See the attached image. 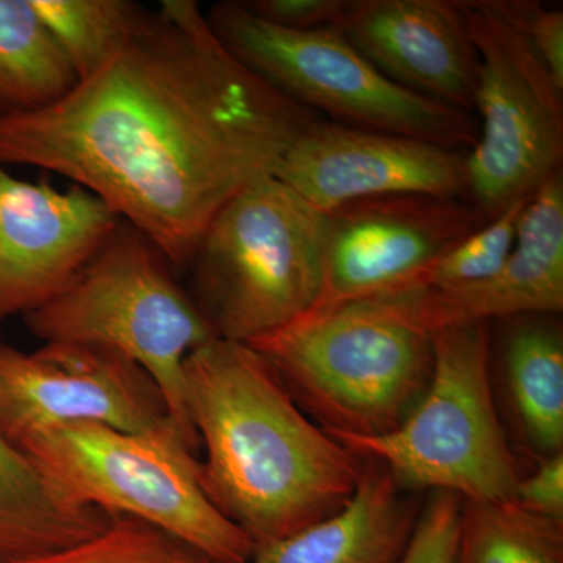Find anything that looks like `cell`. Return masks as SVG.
Returning <instances> with one entry per match:
<instances>
[{
	"label": "cell",
	"instance_id": "obj_1",
	"mask_svg": "<svg viewBox=\"0 0 563 563\" xmlns=\"http://www.w3.org/2000/svg\"><path fill=\"white\" fill-rule=\"evenodd\" d=\"M320 118L244 66L198 2L163 0L57 102L0 114V165L73 180L185 269L214 214Z\"/></svg>",
	"mask_w": 563,
	"mask_h": 563
},
{
	"label": "cell",
	"instance_id": "obj_2",
	"mask_svg": "<svg viewBox=\"0 0 563 563\" xmlns=\"http://www.w3.org/2000/svg\"><path fill=\"white\" fill-rule=\"evenodd\" d=\"M207 498L263 547L339 512L363 459L309 417L251 344L213 339L184 363Z\"/></svg>",
	"mask_w": 563,
	"mask_h": 563
},
{
	"label": "cell",
	"instance_id": "obj_3",
	"mask_svg": "<svg viewBox=\"0 0 563 563\" xmlns=\"http://www.w3.org/2000/svg\"><path fill=\"white\" fill-rule=\"evenodd\" d=\"M247 344L331 435L395 431L431 383L432 336L409 292L307 310Z\"/></svg>",
	"mask_w": 563,
	"mask_h": 563
},
{
	"label": "cell",
	"instance_id": "obj_4",
	"mask_svg": "<svg viewBox=\"0 0 563 563\" xmlns=\"http://www.w3.org/2000/svg\"><path fill=\"white\" fill-rule=\"evenodd\" d=\"M172 268L144 233L121 220L87 265L24 320L44 343L91 344L135 362L196 455L201 446L185 407L184 363L218 336Z\"/></svg>",
	"mask_w": 563,
	"mask_h": 563
},
{
	"label": "cell",
	"instance_id": "obj_5",
	"mask_svg": "<svg viewBox=\"0 0 563 563\" xmlns=\"http://www.w3.org/2000/svg\"><path fill=\"white\" fill-rule=\"evenodd\" d=\"M324 213L276 176L209 222L187 268L218 339L250 343L301 317L321 288Z\"/></svg>",
	"mask_w": 563,
	"mask_h": 563
},
{
	"label": "cell",
	"instance_id": "obj_6",
	"mask_svg": "<svg viewBox=\"0 0 563 563\" xmlns=\"http://www.w3.org/2000/svg\"><path fill=\"white\" fill-rule=\"evenodd\" d=\"M431 336V383L409 417L385 435L332 437L384 465L407 492L507 501L521 474L496 409L490 324L446 325Z\"/></svg>",
	"mask_w": 563,
	"mask_h": 563
},
{
	"label": "cell",
	"instance_id": "obj_7",
	"mask_svg": "<svg viewBox=\"0 0 563 563\" xmlns=\"http://www.w3.org/2000/svg\"><path fill=\"white\" fill-rule=\"evenodd\" d=\"M18 451L77 507L135 518L176 537L210 563H247L254 543L207 498L199 459L179 437L73 424Z\"/></svg>",
	"mask_w": 563,
	"mask_h": 563
},
{
	"label": "cell",
	"instance_id": "obj_8",
	"mask_svg": "<svg viewBox=\"0 0 563 563\" xmlns=\"http://www.w3.org/2000/svg\"><path fill=\"white\" fill-rule=\"evenodd\" d=\"M206 16L244 66L318 117L453 150L468 152L476 144L473 113L393 84L335 29L288 31L254 16L242 2L217 3Z\"/></svg>",
	"mask_w": 563,
	"mask_h": 563
},
{
	"label": "cell",
	"instance_id": "obj_9",
	"mask_svg": "<svg viewBox=\"0 0 563 563\" xmlns=\"http://www.w3.org/2000/svg\"><path fill=\"white\" fill-rule=\"evenodd\" d=\"M479 57L466 201L490 221L562 172L563 87L495 0H459Z\"/></svg>",
	"mask_w": 563,
	"mask_h": 563
},
{
	"label": "cell",
	"instance_id": "obj_10",
	"mask_svg": "<svg viewBox=\"0 0 563 563\" xmlns=\"http://www.w3.org/2000/svg\"><path fill=\"white\" fill-rule=\"evenodd\" d=\"M73 424L165 433L184 442L150 374L120 352L81 343L22 352L0 340L2 435L18 450L32 437Z\"/></svg>",
	"mask_w": 563,
	"mask_h": 563
},
{
	"label": "cell",
	"instance_id": "obj_11",
	"mask_svg": "<svg viewBox=\"0 0 563 563\" xmlns=\"http://www.w3.org/2000/svg\"><path fill=\"white\" fill-rule=\"evenodd\" d=\"M487 222L461 198L396 195L324 213L321 288L309 310L409 291Z\"/></svg>",
	"mask_w": 563,
	"mask_h": 563
},
{
	"label": "cell",
	"instance_id": "obj_12",
	"mask_svg": "<svg viewBox=\"0 0 563 563\" xmlns=\"http://www.w3.org/2000/svg\"><path fill=\"white\" fill-rule=\"evenodd\" d=\"M277 179L314 209L396 195L466 201V151L320 118L299 133L277 166Z\"/></svg>",
	"mask_w": 563,
	"mask_h": 563
},
{
	"label": "cell",
	"instance_id": "obj_13",
	"mask_svg": "<svg viewBox=\"0 0 563 563\" xmlns=\"http://www.w3.org/2000/svg\"><path fill=\"white\" fill-rule=\"evenodd\" d=\"M120 222L85 188L57 190L0 165V324L57 295Z\"/></svg>",
	"mask_w": 563,
	"mask_h": 563
},
{
	"label": "cell",
	"instance_id": "obj_14",
	"mask_svg": "<svg viewBox=\"0 0 563 563\" xmlns=\"http://www.w3.org/2000/svg\"><path fill=\"white\" fill-rule=\"evenodd\" d=\"M333 29L393 84L473 113L479 57L459 0H350Z\"/></svg>",
	"mask_w": 563,
	"mask_h": 563
},
{
	"label": "cell",
	"instance_id": "obj_15",
	"mask_svg": "<svg viewBox=\"0 0 563 563\" xmlns=\"http://www.w3.org/2000/svg\"><path fill=\"white\" fill-rule=\"evenodd\" d=\"M426 331L563 310V173L544 181L521 214L517 242L490 279L448 291H407Z\"/></svg>",
	"mask_w": 563,
	"mask_h": 563
},
{
	"label": "cell",
	"instance_id": "obj_16",
	"mask_svg": "<svg viewBox=\"0 0 563 563\" xmlns=\"http://www.w3.org/2000/svg\"><path fill=\"white\" fill-rule=\"evenodd\" d=\"M420 509L384 465L363 459L343 509L279 542L255 547L247 563H396Z\"/></svg>",
	"mask_w": 563,
	"mask_h": 563
},
{
	"label": "cell",
	"instance_id": "obj_17",
	"mask_svg": "<svg viewBox=\"0 0 563 563\" xmlns=\"http://www.w3.org/2000/svg\"><path fill=\"white\" fill-rule=\"evenodd\" d=\"M498 322L504 384L521 437L539 459L563 453V332L558 314Z\"/></svg>",
	"mask_w": 563,
	"mask_h": 563
},
{
	"label": "cell",
	"instance_id": "obj_18",
	"mask_svg": "<svg viewBox=\"0 0 563 563\" xmlns=\"http://www.w3.org/2000/svg\"><path fill=\"white\" fill-rule=\"evenodd\" d=\"M2 340V336H0ZM111 515L66 501L0 432V559L24 562L85 542Z\"/></svg>",
	"mask_w": 563,
	"mask_h": 563
},
{
	"label": "cell",
	"instance_id": "obj_19",
	"mask_svg": "<svg viewBox=\"0 0 563 563\" xmlns=\"http://www.w3.org/2000/svg\"><path fill=\"white\" fill-rule=\"evenodd\" d=\"M76 84L32 0H0V114L44 109Z\"/></svg>",
	"mask_w": 563,
	"mask_h": 563
},
{
	"label": "cell",
	"instance_id": "obj_20",
	"mask_svg": "<svg viewBox=\"0 0 563 563\" xmlns=\"http://www.w3.org/2000/svg\"><path fill=\"white\" fill-rule=\"evenodd\" d=\"M454 563H563V521L510 499L463 501Z\"/></svg>",
	"mask_w": 563,
	"mask_h": 563
},
{
	"label": "cell",
	"instance_id": "obj_21",
	"mask_svg": "<svg viewBox=\"0 0 563 563\" xmlns=\"http://www.w3.org/2000/svg\"><path fill=\"white\" fill-rule=\"evenodd\" d=\"M77 81L106 65L139 32L151 11L129 0H32Z\"/></svg>",
	"mask_w": 563,
	"mask_h": 563
},
{
	"label": "cell",
	"instance_id": "obj_22",
	"mask_svg": "<svg viewBox=\"0 0 563 563\" xmlns=\"http://www.w3.org/2000/svg\"><path fill=\"white\" fill-rule=\"evenodd\" d=\"M529 199L531 196L514 202L466 236L426 269L409 291L459 290L495 276L512 254L518 225Z\"/></svg>",
	"mask_w": 563,
	"mask_h": 563
},
{
	"label": "cell",
	"instance_id": "obj_23",
	"mask_svg": "<svg viewBox=\"0 0 563 563\" xmlns=\"http://www.w3.org/2000/svg\"><path fill=\"white\" fill-rule=\"evenodd\" d=\"M18 563H210L176 537L135 518L114 515L85 542Z\"/></svg>",
	"mask_w": 563,
	"mask_h": 563
},
{
	"label": "cell",
	"instance_id": "obj_24",
	"mask_svg": "<svg viewBox=\"0 0 563 563\" xmlns=\"http://www.w3.org/2000/svg\"><path fill=\"white\" fill-rule=\"evenodd\" d=\"M462 503L453 493L431 492L396 563H454Z\"/></svg>",
	"mask_w": 563,
	"mask_h": 563
},
{
	"label": "cell",
	"instance_id": "obj_25",
	"mask_svg": "<svg viewBox=\"0 0 563 563\" xmlns=\"http://www.w3.org/2000/svg\"><path fill=\"white\" fill-rule=\"evenodd\" d=\"M517 25L551 76L563 87V10L537 0H495Z\"/></svg>",
	"mask_w": 563,
	"mask_h": 563
},
{
	"label": "cell",
	"instance_id": "obj_26",
	"mask_svg": "<svg viewBox=\"0 0 563 563\" xmlns=\"http://www.w3.org/2000/svg\"><path fill=\"white\" fill-rule=\"evenodd\" d=\"M244 9L268 24L288 31L333 29L342 20L350 0H246Z\"/></svg>",
	"mask_w": 563,
	"mask_h": 563
},
{
	"label": "cell",
	"instance_id": "obj_27",
	"mask_svg": "<svg viewBox=\"0 0 563 563\" xmlns=\"http://www.w3.org/2000/svg\"><path fill=\"white\" fill-rule=\"evenodd\" d=\"M510 501L526 512L563 521V453L539 459L536 472L520 477Z\"/></svg>",
	"mask_w": 563,
	"mask_h": 563
},
{
	"label": "cell",
	"instance_id": "obj_28",
	"mask_svg": "<svg viewBox=\"0 0 563 563\" xmlns=\"http://www.w3.org/2000/svg\"><path fill=\"white\" fill-rule=\"evenodd\" d=\"M0 563H13V562H7V561H2V559H0Z\"/></svg>",
	"mask_w": 563,
	"mask_h": 563
}]
</instances>
